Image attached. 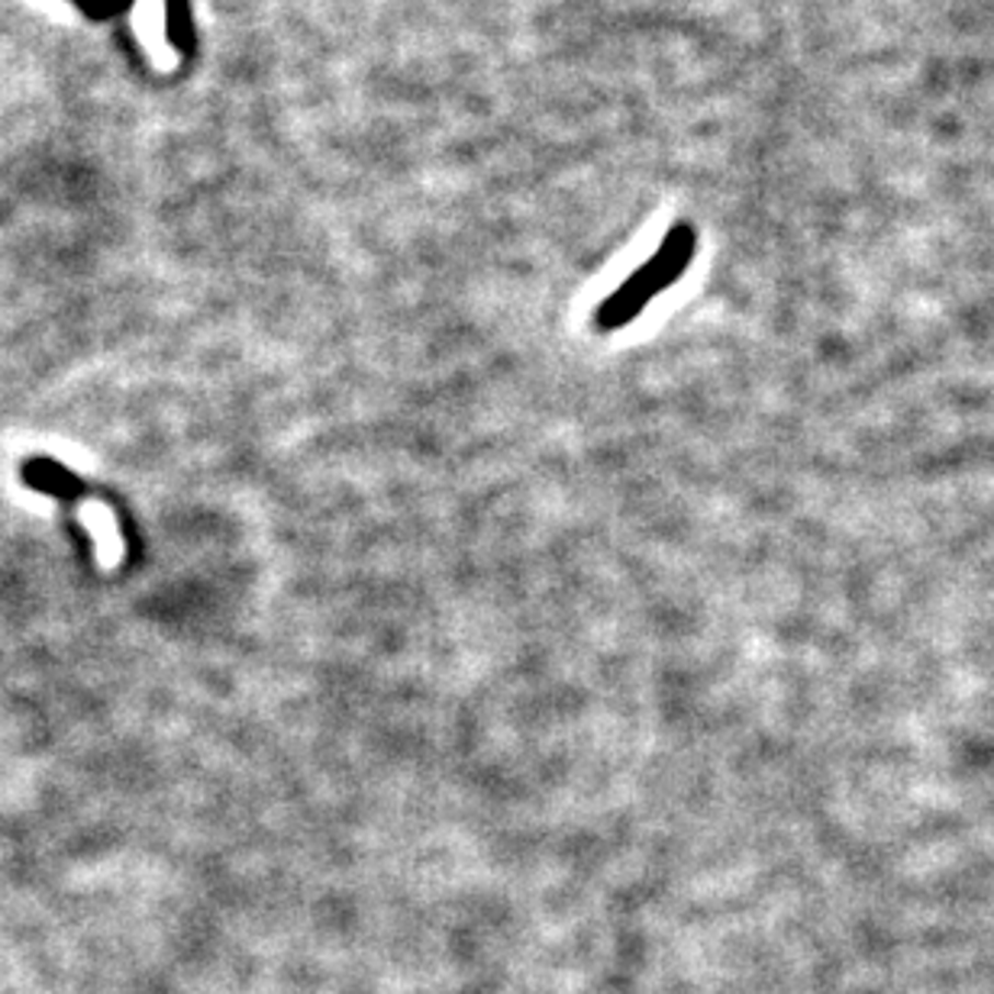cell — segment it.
Returning a JSON list of instances; mask_svg holds the SVG:
<instances>
[{"label":"cell","instance_id":"6da1fadb","mask_svg":"<svg viewBox=\"0 0 994 994\" xmlns=\"http://www.w3.org/2000/svg\"><path fill=\"white\" fill-rule=\"evenodd\" d=\"M688 259H692V236L672 233L665 239V245L659 249V255L652 262H645L643 269L627 282L620 285L617 292L610 294L601 310H597V327L601 330H617V327H627L652 297L665 292L672 282H678L688 269Z\"/></svg>","mask_w":994,"mask_h":994},{"label":"cell","instance_id":"7a4b0ae2","mask_svg":"<svg viewBox=\"0 0 994 994\" xmlns=\"http://www.w3.org/2000/svg\"><path fill=\"white\" fill-rule=\"evenodd\" d=\"M165 33H169V43L181 56H191L194 36H191V7H187V0H165Z\"/></svg>","mask_w":994,"mask_h":994},{"label":"cell","instance_id":"3957f363","mask_svg":"<svg viewBox=\"0 0 994 994\" xmlns=\"http://www.w3.org/2000/svg\"><path fill=\"white\" fill-rule=\"evenodd\" d=\"M84 16H91V20H111V16H117L123 10H129V3L133 0H71Z\"/></svg>","mask_w":994,"mask_h":994}]
</instances>
